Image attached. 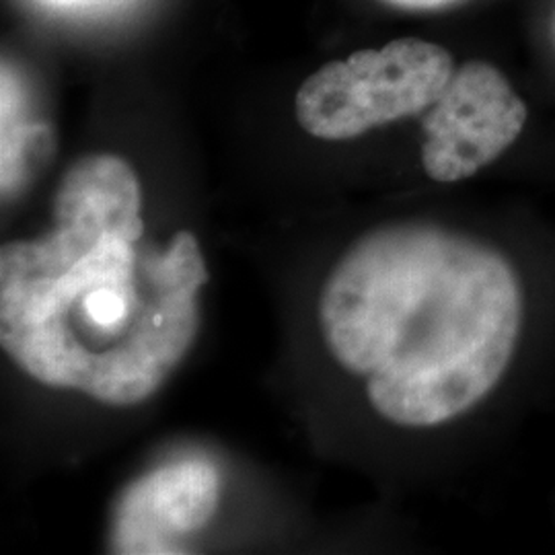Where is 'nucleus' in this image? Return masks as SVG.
<instances>
[{
  "mask_svg": "<svg viewBox=\"0 0 555 555\" xmlns=\"http://www.w3.org/2000/svg\"><path fill=\"white\" fill-rule=\"evenodd\" d=\"M554 41H555V15H554Z\"/></svg>",
  "mask_w": 555,
  "mask_h": 555,
  "instance_id": "nucleus-9",
  "label": "nucleus"
},
{
  "mask_svg": "<svg viewBox=\"0 0 555 555\" xmlns=\"http://www.w3.org/2000/svg\"><path fill=\"white\" fill-rule=\"evenodd\" d=\"M153 515L165 535H188L217 515L219 472L206 461H181L151 472Z\"/></svg>",
  "mask_w": 555,
  "mask_h": 555,
  "instance_id": "nucleus-5",
  "label": "nucleus"
},
{
  "mask_svg": "<svg viewBox=\"0 0 555 555\" xmlns=\"http://www.w3.org/2000/svg\"><path fill=\"white\" fill-rule=\"evenodd\" d=\"M389 7H396L401 11H442V9H449V7H455L463 0H380Z\"/></svg>",
  "mask_w": 555,
  "mask_h": 555,
  "instance_id": "nucleus-8",
  "label": "nucleus"
},
{
  "mask_svg": "<svg viewBox=\"0 0 555 555\" xmlns=\"http://www.w3.org/2000/svg\"><path fill=\"white\" fill-rule=\"evenodd\" d=\"M142 274L155 295L190 286L199 291L208 282V270L198 241L190 231H179L163 256H153L142 266Z\"/></svg>",
  "mask_w": 555,
  "mask_h": 555,
  "instance_id": "nucleus-7",
  "label": "nucleus"
},
{
  "mask_svg": "<svg viewBox=\"0 0 555 555\" xmlns=\"http://www.w3.org/2000/svg\"><path fill=\"white\" fill-rule=\"evenodd\" d=\"M142 190L128 160L89 155L73 163L60 179L54 198V229L85 258L103 235L137 243L142 233Z\"/></svg>",
  "mask_w": 555,
  "mask_h": 555,
  "instance_id": "nucleus-4",
  "label": "nucleus"
},
{
  "mask_svg": "<svg viewBox=\"0 0 555 555\" xmlns=\"http://www.w3.org/2000/svg\"><path fill=\"white\" fill-rule=\"evenodd\" d=\"M142 305L137 280L128 284H103L79 298L80 325L95 337L116 341L124 336Z\"/></svg>",
  "mask_w": 555,
  "mask_h": 555,
  "instance_id": "nucleus-6",
  "label": "nucleus"
},
{
  "mask_svg": "<svg viewBox=\"0 0 555 555\" xmlns=\"http://www.w3.org/2000/svg\"><path fill=\"white\" fill-rule=\"evenodd\" d=\"M455 68L447 48L399 38L323 64L298 87L295 114L313 139H358L380 126L422 116Z\"/></svg>",
  "mask_w": 555,
  "mask_h": 555,
  "instance_id": "nucleus-2",
  "label": "nucleus"
},
{
  "mask_svg": "<svg viewBox=\"0 0 555 555\" xmlns=\"http://www.w3.org/2000/svg\"><path fill=\"white\" fill-rule=\"evenodd\" d=\"M522 313L506 254L428 222L358 238L319 298L332 357L369 378L378 416L405 428L440 426L490 396L515 358Z\"/></svg>",
  "mask_w": 555,
  "mask_h": 555,
  "instance_id": "nucleus-1",
  "label": "nucleus"
},
{
  "mask_svg": "<svg viewBox=\"0 0 555 555\" xmlns=\"http://www.w3.org/2000/svg\"><path fill=\"white\" fill-rule=\"evenodd\" d=\"M527 119L508 77L492 62L469 60L422 114V169L438 183L474 178L520 139Z\"/></svg>",
  "mask_w": 555,
  "mask_h": 555,
  "instance_id": "nucleus-3",
  "label": "nucleus"
}]
</instances>
